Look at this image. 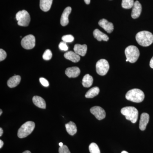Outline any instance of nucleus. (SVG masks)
Returning a JSON list of instances; mask_svg holds the SVG:
<instances>
[{"label":"nucleus","mask_w":153,"mask_h":153,"mask_svg":"<svg viewBox=\"0 0 153 153\" xmlns=\"http://www.w3.org/2000/svg\"><path fill=\"white\" fill-rule=\"evenodd\" d=\"M126 98L129 101L139 103L143 101L145 98V94L140 89L134 88L127 92Z\"/></svg>","instance_id":"obj_2"},{"label":"nucleus","mask_w":153,"mask_h":153,"mask_svg":"<svg viewBox=\"0 0 153 153\" xmlns=\"http://www.w3.org/2000/svg\"><path fill=\"white\" fill-rule=\"evenodd\" d=\"M23 153H31V152L29 151H26L25 152H24Z\"/></svg>","instance_id":"obj_36"},{"label":"nucleus","mask_w":153,"mask_h":153,"mask_svg":"<svg viewBox=\"0 0 153 153\" xmlns=\"http://www.w3.org/2000/svg\"><path fill=\"white\" fill-rule=\"evenodd\" d=\"M59 145L60 147L62 146H63V143H59Z\"/></svg>","instance_id":"obj_37"},{"label":"nucleus","mask_w":153,"mask_h":153,"mask_svg":"<svg viewBox=\"0 0 153 153\" xmlns=\"http://www.w3.org/2000/svg\"><path fill=\"white\" fill-rule=\"evenodd\" d=\"M3 145H4V142L2 140H0V149H1L2 148Z\"/></svg>","instance_id":"obj_33"},{"label":"nucleus","mask_w":153,"mask_h":153,"mask_svg":"<svg viewBox=\"0 0 153 153\" xmlns=\"http://www.w3.org/2000/svg\"><path fill=\"white\" fill-rule=\"evenodd\" d=\"M89 150L90 153H100L98 146L94 143H91L89 145Z\"/></svg>","instance_id":"obj_25"},{"label":"nucleus","mask_w":153,"mask_h":153,"mask_svg":"<svg viewBox=\"0 0 153 153\" xmlns=\"http://www.w3.org/2000/svg\"><path fill=\"white\" fill-rule=\"evenodd\" d=\"M136 39L139 45L144 47H148L153 43V35L149 31H141L137 33Z\"/></svg>","instance_id":"obj_1"},{"label":"nucleus","mask_w":153,"mask_h":153,"mask_svg":"<svg viewBox=\"0 0 153 153\" xmlns=\"http://www.w3.org/2000/svg\"><path fill=\"white\" fill-rule=\"evenodd\" d=\"M40 82H41V84L43 85V86H45V87H48L49 86V82H48V80L44 77H41L39 79Z\"/></svg>","instance_id":"obj_30"},{"label":"nucleus","mask_w":153,"mask_h":153,"mask_svg":"<svg viewBox=\"0 0 153 153\" xmlns=\"http://www.w3.org/2000/svg\"><path fill=\"white\" fill-rule=\"evenodd\" d=\"M122 114L125 116L127 120L133 123H136L138 117V111L136 108L132 106H127L121 110Z\"/></svg>","instance_id":"obj_3"},{"label":"nucleus","mask_w":153,"mask_h":153,"mask_svg":"<svg viewBox=\"0 0 153 153\" xmlns=\"http://www.w3.org/2000/svg\"><path fill=\"white\" fill-rule=\"evenodd\" d=\"M121 153H128V152H126V151H123V152H122Z\"/></svg>","instance_id":"obj_39"},{"label":"nucleus","mask_w":153,"mask_h":153,"mask_svg":"<svg viewBox=\"0 0 153 153\" xmlns=\"http://www.w3.org/2000/svg\"><path fill=\"white\" fill-rule=\"evenodd\" d=\"M127 60L130 63L136 62L140 56V51L137 47L134 46H129L127 47L125 51Z\"/></svg>","instance_id":"obj_5"},{"label":"nucleus","mask_w":153,"mask_h":153,"mask_svg":"<svg viewBox=\"0 0 153 153\" xmlns=\"http://www.w3.org/2000/svg\"><path fill=\"white\" fill-rule=\"evenodd\" d=\"M90 112L98 120H102L105 117V111L101 107L94 106L90 109Z\"/></svg>","instance_id":"obj_9"},{"label":"nucleus","mask_w":153,"mask_h":153,"mask_svg":"<svg viewBox=\"0 0 153 153\" xmlns=\"http://www.w3.org/2000/svg\"><path fill=\"white\" fill-rule=\"evenodd\" d=\"M100 92V89L98 87H94L89 89L86 92L85 97L87 98H92L96 96Z\"/></svg>","instance_id":"obj_23"},{"label":"nucleus","mask_w":153,"mask_h":153,"mask_svg":"<svg viewBox=\"0 0 153 153\" xmlns=\"http://www.w3.org/2000/svg\"><path fill=\"white\" fill-rule=\"evenodd\" d=\"M142 10V7L140 3L138 1H136L134 3V6L133 7L132 11L131 14L132 18L134 19L138 18L141 13Z\"/></svg>","instance_id":"obj_10"},{"label":"nucleus","mask_w":153,"mask_h":153,"mask_svg":"<svg viewBox=\"0 0 153 153\" xmlns=\"http://www.w3.org/2000/svg\"><path fill=\"white\" fill-rule=\"evenodd\" d=\"M80 73V70L77 67H69L66 68L65 74L69 78H75L77 77Z\"/></svg>","instance_id":"obj_13"},{"label":"nucleus","mask_w":153,"mask_h":153,"mask_svg":"<svg viewBox=\"0 0 153 153\" xmlns=\"http://www.w3.org/2000/svg\"><path fill=\"white\" fill-rule=\"evenodd\" d=\"M93 82V78L92 76L89 74H85L83 76L82 79V85L84 87H90L92 85Z\"/></svg>","instance_id":"obj_22"},{"label":"nucleus","mask_w":153,"mask_h":153,"mask_svg":"<svg viewBox=\"0 0 153 153\" xmlns=\"http://www.w3.org/2000/svg\"><path fill=\"white\" fill-rule=\"evenodd\" d=\"M62 40L66 43H70L74 41V37L71 35H66L62 37Z\"/></svg>","instance_id":"obj_27"},{"label":"nucleus","mask_w":153,"mask_h":153,"mask_svg":"<svg viewBox=\"0 0 153 153\" xmlns=\"http://www.w3.org/2000/svg\"><path fill=\"white\" fill-rule=\"evenodd\" d=\"M59 153H71L68 149V147L66 145H63L59 149Z\"/></svg>","instance_id":"obj_28"},{"label":"nucleus","mask_w":153,"mask_h":153,"mask_svg":"<svg viewBox=\"0 0 153 153\" xmlns=\"http://www.w3.org/2000/svg\"><path fill=\"white\" fill-rule=\"evenodd\" d=\"M149 120V115L146 113H143L141 115L140 120L139 128L140 130L144 131Z\"/></svg>","instance_id":"obj_14"},{"label":"nucleus","mask_w":153,"mask_h":153,"mask_svg":"<svg viewBox=\"0 0 153 153\" xmlns=\"http://www.w3.org/2000/svg\"><path fill=\"white\" fill-rule=\"evenodd\" d=\"M150 66L151 68H153V57H152L150 62Z\"/></svg>","instance_id":"obj_32"},{"label":"nucleus","mask_w":153,"mask_h":153,"mask_svg":"<svg viewBox=\"0 0 153 153\" xmlns=\"http://www.w3.org/2000/svg\"><path fill=\"white\" fill-rule=\"evenodd\" d=\"M74 52L79 56H84L86 54L87 51V46L85 44L80 45L76 44L74 45Z\"/></svg>","instance_id":"obj_16"},{"label":"nucleus","mask_w":153,"mask_h":153,"mask_svg":"<svg viewBox=\"0 0 153 153\" xmlns=\"http://www.w3.org/2000/svg\"><path fill=\"white\" fill-rule=\"evenodd\" d=\"M22 47L26 49H33L36 45V38L32 35L25 36L22 39L21 42Z\"/></svg>","instance_id":"obj_8"},{"label":"nucleus","mask_w":153,"mask_h":153,"mask_svg":"<svg viewBox=\"0 0 153 153\" xmlns=\"http://www.w3.org/2000/svg\"><path fill=\"white\" fill-rule=\"evenodd\" d=\"M52 1L53 0H40V8L44 12H48L51 8Z\"/></svg>","instance_id":"obj_20"},{"label":"nucleus","mask_w":153,"mask_h":153,"mask_svg":"<svg viewBox=\"0 0 153 153\" xmlns=\"http://www.w3.org/2000/svg\"><path fill=\"white\" fill-rule=\"evenodd\" d=\"M7 57V53L3 49H0V61H3L6 59Z\"/></svg>","instance_id":"obj_31"},{"label":"nucleus","mask_w":153,"mask_h":153,"mask_svg":"<svg viewBox=\"0 0 153 153\" xmlns=\"http://www.w3.org/2000/svg\"><path fill=\"white\" fill-rule=\"evenodd\" d=\"M86 4H89L90 3L91 0H84Z\"/></svg>","instance_id":"obj_34"},{"label":"nucleus","mask_w":153,"mask_h":153,"mask_svg":"<svg viewBox=\"0 0 153 153\" xmlns=\"http://www.w3.org/2000/svg\"><path fill=\"white\" fill-rule=\"evenodd\" d=\"M52 52L49 49H47L44 52L43 55V58L44 60H49L52 58Z\"/></svg>","instance_id":"obj_26"},{"label":"nucleus","mask_w":153,"mask_h":153,"mask_svg":"<svg viewBox=\"0 0 153 153\" xmlns=\"http://www.w3.org/2000/svg\"><path fill=\"white\" fill-rule=\"evenodd\" d=\"M2 114V111L1 109L0 110V115Z\"/></svg>","instance_id":"obj_38"},{"label":"nucleus","mask_w":153,"mask_h":153,"mask_svg":"<svg viewBox=\"0 0 153 153\" xmlns=\"http://www.w3.org/2000/svg\"><path fill=\"white\" fill-rule=\"evenodd\" d=\"M96 69L97 74L101 76H104L108 73L109 70V63L105 59H100L96 63Z\"/></svg>","instance_id":"obj_7"},{"label":"nucleus","mask_w":153,"mask_h":153,"mask_svg":"<svg viewBox=\"0 0 153 153\" xmlns=\"http://www.w3.org/2000/svg\"><path fill=\"white\" fill-rule=\"evenodd\" d=\"M66 130L70 135L73 136L77 132V128L75 124L73 122H69L68 123L65 125Z\"/></svg>","instance_id":"obj_21"},{"label":"nucleus","mask_w":153,"mask_h":153,"mask_svg":"<svg viewBox=\"0 0 153 153\" xmlns=\"http://www.w3.org/2000/svg\"><path fill=\"white\" fill-rule=\"evenodd\" d=\"M33 103L36 106L43 109H45L46 108V102L44 99L41 97L35 96L33 97Z\"/></svg>","instance_id":"obj_18"},{"label":"nucleus","mask_w":153,"mask_h":153,"mask_svg":"<svg viewBox=\"0 0 153 153\" xmlns=\"http://www.w3.org/2000/svg\"><path fill=\"white\" fill-rule=\"evenodd\" d=\"M3 134V130L1 128H0V137H1Z\"/></svg>","instance_id":"obj_35"},{"label":"nucleus","mask_w":153,"mask_h":153,"mask_svg":"<svg viewBox=\"0 0 153 153\" xmlns=\"http://www.w3.org/2000/svg\"><path fill=\"white\" fill-rule=\"evenodd\" d=\"M35 127V123L28 121L22 125L18 131V136L20 138L26 137L31 134Z\"/></svg>","instance_id":"obj_4"},{"label":"nucleus","mask_w":153,"mask_h":153,"mask_svg":"<svg viewBox=\"0 0 153 153\" xmlns=\"http://www.w3.org/2000/svg\"><path fill=\"white\" fill-rule=\"evenodd\" d=\"M21 77L19 75H16L12 76L8 80L7 85L10 88H14L19 85L21 82Z\"/></svg>","instance_id":"obj_19"},{"label":"nucleus","mask_w":153,"mask_h":153,"mask_svg":"<svg viewBox=\"0 0 153 153\" xmlns=\"http://www.w3.org/2000/svg\"><path fill=\"white\" fill-rule=\"evenodd\" d=\"M71 8L70 7H67L63 11L60 19V24L63 27L68 25L69 23L68 16L71 13Z\"/></svg>","instance_id":"obj_12"},{"label":"nucleus","mask_w":153,"mask_h":153,"mask_svg":"<svg viewBox=\"0 0 153 153\" xmlns=\"http://www.w3.org/2000/svg\"><path fill=\"white\" fill-rule=\"evenodd\" d=\"M134 0H122V6L126 9H129L133 7L134 5Z\"/></svg>","instance_id":"obj_24"},{"label":"nucleus","mask_w":153,"mask_h":153,"mask_svg":"<svg viewBox=\"0 0 153 153\" xmlns=\"http://www.w3.org/2000/svg\"><path fill=\"white\" fill-rule=\"evenodd\" d=\"M93 36L94 38L97 41H107L109 40V38L106 34H104L101 32L98 29H96L93 32Z\"/></svg>","instance_id":"obj_17"},{"label":"nucleus","mask_w":153,"mask_h":153,"mask_svg":"<svg viewBox=\"0 0 153 153\" xmlns=\"http://www.w3.org/2000/svg\"><path fill=\"white\" fill-rule=\"evenodd\" d=\"M59 48L62 51H66L68 50V47L66 42H61L59 45Z\"/></svg>","instance_id":"obj_29"},{"label":"nucleus","mask_w":153,"mask_h":153,"mask_svg":"<svg viewBox=\"0 0 153 153\" xmlns=\"http://www.w3.org/2000/svg\"><path fill=\"white\" fill-rule=\"evenodd\" d=\"M18 25L22 27H27L30 22V14L25 10L19 11L16 15Z\"/></svg>","instance_id":"obj_6"},{"label":"nucleus","mask_w":153,"mask_h":153,"mask_svg":"<svg viewBox=\"0 0 153 153\" xmlns=\"http://www.w3.org/2000/svg\"><path fill=\"white\" fill-rule=\"evenodd\" d=\"M99 25L108 33H111L113 31L114 25L112 23L108 22L105 19H102L98 22Z\"/></svg>","instance_id":"obj_11"},{"label":"nucleus","mask_w":153,"mask_h":153,"mask_svg":"<svg viewBox=\"0 0 153 153\" xmlns=\"http://www.w3.org/2000/svg\"><path fill=\"white\" fill-rule=\"evenodd\" d=\"M64 57L66 59L70 60L74 63H77L80 60L79 55H77L75 52L73 51H68L65 53Z\"/></svg>","instance_id":"obj_15"}]
</instances>
